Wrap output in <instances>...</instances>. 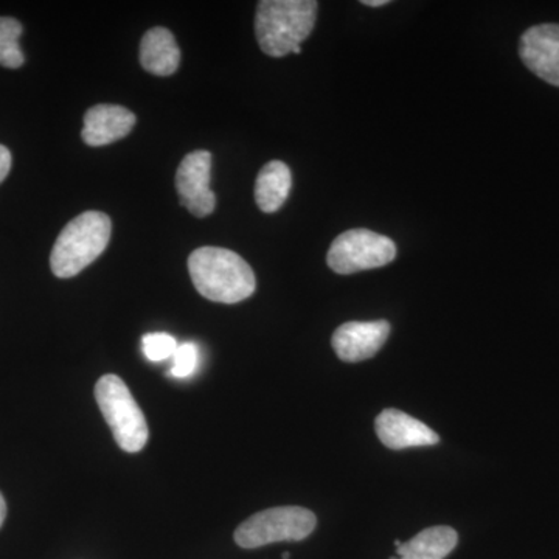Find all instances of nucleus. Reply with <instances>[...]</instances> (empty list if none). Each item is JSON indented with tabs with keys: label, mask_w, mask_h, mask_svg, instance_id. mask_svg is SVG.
<instances>
[{
	"label": "nucleus",
	"mask_w": 559,
	"mask_h": 559,
	"mask_svg": "<svg viewBox=\"0 0 559 559\" xmlns=\"http://www.w3.org/2000/svg\"><path fill=\"white\" fill-rule=\"evenodd\" d=\"M7 518V502L3 499L2 492H0V527H2L3 521Z\"/></svg>",
	"instance_id": "6ab92c4d"
},
{
	"label": "nucleus",
	"mask_w": 559,
	"mask_h": 559,
	"mask_svg": "<svg viewBox=\"0 0 559 559\" xmlns=\"http://www.w3.org/2000/svg\"><path fill=\"white\" fill-rule=\"evenodd\" d=\"M293 176L288 165L272 160L261 168L255 182V201L261 212H277L288 200Z\"/></svg>",
	"instance_id": "ddd939ff"
},
{
	"label": "nucleus",
	"mask_w": 559,
	"mask_h": 559,
	"mask_svg": "<svg viewBox=\"0 0 559 559\" xmlns=\"http://www.w3.org/2000/svg\"><path fill=\"white\" fill-rule=\"evenodd\" d=\"M112 223L102 212H84L61 230L51 249L50 267L58 278L79 275L108 248Z\"/></svg>",
	"instance_id": "7ed1b4c3"
},
{
	"label": "nucleus",
	"mask_w": 559,
	"mask_h": 559,
	"mask_svg": "<svg viewBox=\"0 0 559 559\" xmlns=\"http://www.w3.org/2000/svg\"><path fill=\"white\" fill-rule=\"evenodd\" d=\"M521 60L536 76L559 87V24L528 28L520 44Z\"/></svg>",
	"instance_id": "6e6552de"
},
{
	"label": "nucleus",
	"mask_w": 559,
	"mask_h": 559,
	"mask_svg": "<svg viewBox=\"0 0 559 559\" xmlns=\"http://www.w3.org/2000/svg\"><path fill=\"white\" fill-rule=\"evenodd\" d=\"M374 429H377L378 439L389 450L433 447L440 441L436 430L399 409L382 411L374 421Z\"/></svg>",
	"instance_id": "9d476101"
},
{
	"label": "nucleus",
	"mask_w": 559,
	"mask_h": 559,
	"mask_svg": "<svg viewBox=\"0 0 559 559\" xmlns=\"http://www.w3.org/2000/svg\"><path fill=\"white\" fill-rule=\"evenodd\" d=\"M22 25L14 17H0V66L20 69L25 62L20 47Z\"/></svg>",
	"instance_id": "2eb2a0df"
},
{
	"label": "nucleus",
	"mask_w": 559,
	"mask_h": 559,
	"mask_svg": "<svg viewBox=\"0 0 559 559\" xmlns=\"http://www.w3.org/2000/svg\"><path fill=\"white\" fill-rule=\"evenodd\" d=\"M390 559H400V557H392V558H390Z\"/></svg>",
	"instance_id": "4be33fe9"
},
{
	"label": "nucleus",
	"mask_w": 559,
	"mask_h": 559,
	"mask_svg": "<svg viewBox=\"0 0 559 559\" xmlns=\"http://www.w3.org/2000/svg\"><path fill=\"white\" fill-rule=\"evenodd\" d=\"M11 164H13V159H11L10 150L0 145V183L10 175Z\"/></svg>",
	"instance_id": "a211bd4d"
},
{
	"label": "nucleus",
	"mask_w": 559,
	"mask_h": 559,
	"mask_svg": "<svg viewBox=\"0 0 559 559\" xmlns=\"http://www.w3.org/2000/svg\"><path fill=\"white\" fill-rule=\"evenodd\" d=\"M390 323L388 320L373 322H347L334 331V352L345 362H360L373 358L388 341Z\"/></svg>",
	"instance_id": "1a4fd4ad"
},
{
	"label": "nucleus",
	"mask_w": 559,
	"mask_h": 559,
	"mask_svg": "<svg viewBox=\"0 0 559 559\" xmlns=\"http://www.w3.org/2000/svg\"><path fill=\"white\" fill-rule=\"evenodd\" d=\"M319 3L314 0H263L257 7L255 35L260 49L282 58L300 47L314 28Z\"/></svg>",
	"instance_id": "f03ea898"
},
{
	"label": "nucleus",
	"mask_w": 559,
	"mask_h": 559,
	"mask_svg": "<svg viewBox=\"0 0 559 559\" xmlns=\"http://www.w3.org/2000/svg\"><path fill=\"white\" fill-rule=\"evenodd\" d=\"M316 514L301 507H277L260 511L242 522L235 532V543L242 549H259L282 540H301L314 532Z\"/></svg>",
	"instance_id": "39448f33"
},
{
	"label": "nucleus",
	"mask_w": 559,
	"mask_h": 559,
	"mask_svg": "<svg viewBox=\"0 0 559 559\" xmlns=\"http://www.w3.org/2000/svg\"><path fill=\"white\" fill-rule=\"evenodd\" d=\"M362 3L364 5L374 7V9H378V7L388 5L389 0H362Z\"/></svg>",
	"instance_id": "aec40b11"
},
{
	"label": "nucleus",
	"mask_w": 559,
	"mask_h": 559,
	"mask_svg": "<svg viewBox=\"0 0 559 559\" xmlns=\"http://www.w3.org/2000/svg\"><path fill=\"white\" fill-rule=\"evenodd\" d=\"M212 154L209 151H193L180 162L176 173V190L180 204L197 218H205L216 205L215 193L210 190Z\"/></svg>",
	"instance_id": "0eeeda50"
},
{
	"label": "nucleus",
	"mask_w": 559,
	"mask_h": 559,
	"mask_svg": "<svg viewBox=\"0 0 559 559\" xmlns=\"http://www.w3.org/2000/svg\"><path fill=\"white\" fill-rule=\"evenodd\" d=\"M140 62L153 75H173L180 62V50L173 33L162 27L146 32L140 43Z\"/></svg>",
	"instance_id": "f8f14e48"
},
{
	"label": "nucleus",
	"mask_w": 559,
	"mask_h": 559,
	"mask_svg": "<svg viewBox=\"0 0 559 559\" xmlns=\"http://www.w3.org/2000/svg\"><path fill=\"white\" fill-rule=\"evenodd\" d=\"M134 114L123 106H92L84 116V128L81 138L90 146H105L117 140L127 138L135 127Z\"/></svg>",
	"instance_id": "9b49d317"
},
{
	"label": "nucleus",
	"mask_w": 559,
	"mask_h": 559,
	"mask_svg": "<svg viewBox=\"0 0 559 559\" xmlns=\"http://www.w3.org/2000/svg\"><path fill=\"white\" fill-rule=\"evenodd\" d=\"M459 543V535L454 528L430 527L419 532L407 543L401 544L400 559H444Z\"/></svg>",
	"instance_id": "4468645a"
},
{
	"label": "nucleus",
	"mask_w": 559,
	"mask_h": 559,
	"mask_svg": "<svg viewBox=\"0 0 559 559\" xmlns=\"http://www.w3.org/2000/svg\"><path fill=\"white\" fill-rule=\"evenodd\" d=\"M198 360H200V349L197 345L187 342V344L178 345L175 355H173L171 377L190 378L198 369Z\"/></svg>",
	"instance_id": "f3484780"
},
{
	"label": "nucleus",
	"mask_w": 559,
	"mask_h": 559,
	"mask_svg": "<svg viewBox=\"0 0 559 559\" xmlns=\"http://www.w3.org/2000/svg\"><path fill=\"white\" fill-rule=\"evenodd\" d=\"M396 259L395 242L373 230L352 229L331 242L326 263L341 275L377 270Z\"/></svg>",
	"instance_id": "423d86ee"
},
{
	"label": "nucleus",
	"mask_w": 559,
	"mask_h": 559,
	"mask_svg": "<svg viewBox=\"0 0 559 559\" xmlns=\"http://www.w3.org/2000/svg\"><path fill=\"white\" fill-rule=\"evenodd\" d=\"M95 400L121 450L142 451L150 439L148 423L123 380L105 374L95 385Z\"/></svg>",
	"instance_id": "20e7f679"
},
{
	"label": "nucleus",
	"mask_w": 559,
	"mask_h": 559,
	"mask_svg": "<svg viewBox=\"0 0 559 559\" xmlns=\"http://www.w3.org/2000/svg\"><path fill=\"white\" fill-rule=\"evenodd\" d=\"M178 345V341L168 333H150L142 340L143 353L153 362L173 358Z\"/></svg>",
	"instance_id": "dca6fc26"
},
{
	"label": "nucleus",
	"mask_w": 559,
	"mask_h": 559,
	"mask_svg": "<svg viewBox=\"0 0 559 559\" xmlns=\"http://www.w3.org/2000/svg\"><path fill=\"white\" fill-rule=\"evenodd\" d=\"M189 272L198 293L216 304H240L255 293L252 267L229 249L205 246L194 250L189 259Z\"/></svg>",
	"instance_id": "f257e3e1"
},
{
	"label": "nucleus",
	"mask_w": 559,
	"mask_h": 559,
	"mask_svg": "<svg viewBox=\"0 0 559 559\" xmlns=\"http://www.w3.org/2000/svg\"><path fill=\"white\" fill-rule=\"evenodd\" d=\"M282 558H283V559H289L290 557H289V554H283V555H282Z\"/></svg>",
	"instance_id": "412c9836"
}]
</instances>
